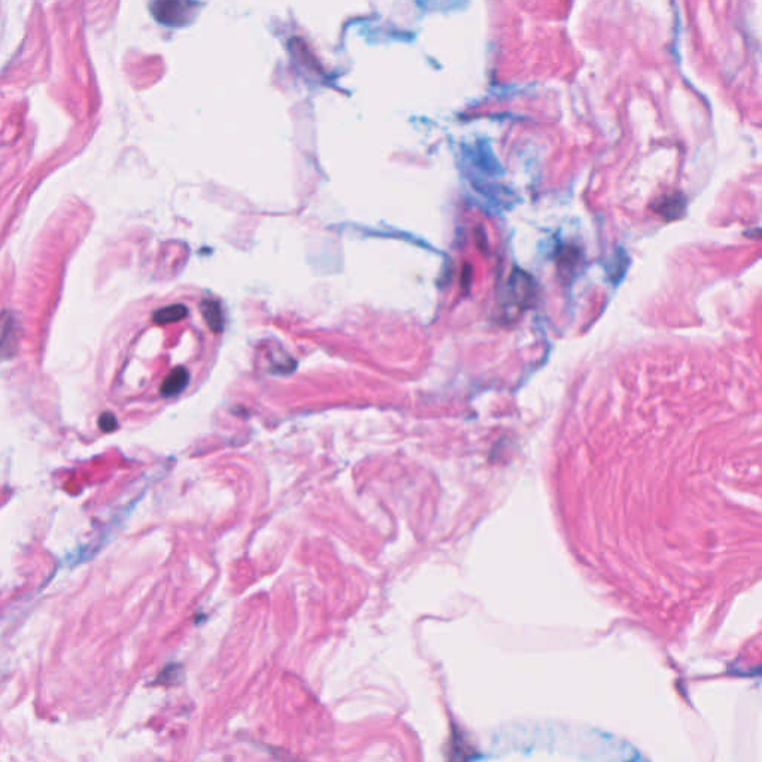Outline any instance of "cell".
Here are the masks:
<instances>
[{
  "label": "cell",
  "mask_w": 762,
  "mask_h": 762,
  "mask_svg": "<svg viewBox=\"0 0 762 762\" xmlns=\"http://www.w3.org/2000/svg\"><path fill=\"white\" fill-rule=\"evenodd\" d=\"M535 284L527 272L514 270L500 294L499 311L505 322H515L533 303Z\"/></svg>",
  "instance_id": "6da1fadb"
},
{
  "label": "cell",
  "mask_w": 762,
  "mask_h": 762,
  "mask_svg": "<svg viewBox=\"0 0 762 762\" xmlns=\"http://www.w3.org/2000/svg\"><path fill=\"white\" fill-rule=\"evenodd\" d=\"M186 316H188V308H186L182 304H173V306H168V307L158 310L154 314V322L156 325L164 326V325L179 322V321L185 319Z\"/></svg>",
  "instance_id": "8992f818"
},
{
  "label": "cell",
  "mask_w": 762,
  "mask_h": 762,
  "mask_svg": "<svg viewBox=\"0 0 762 762\" xmlns=\"http://www.w3.org/2000/svg\"><path fill=\"white\" fill-rule=\"evenodd\" d=\"M100 427H102V430H105V432H113L115 429L118 427V422L117 419H115V415L112 412H105L100 415Z\"/></svg>",
  "instance_id": "52a82bcc"
},
{
  "label": "cell",
  "mask_w": 762,
  "mask_h": 762,
  "mask_svg": "<svg viewBox=\"0 0 762 762\" xmlns=\"http://www.w3.org/2000/svg\"><path fill=\"white\" fill-rule=\"evenodd\" d=\"M195 4L190 2H156L151 6L154 17L167 25H180L190 20Z\"/></svg>",
  "instance_id": "7a4b0ae2"
},
{
  "label": "cell",
  "mask_w": 762,
  "mask_h": 762,
  "mask_svg": "<svg viewBox=\"0 0 762 762\" xmlns=\"http://www.w3.org/2000/svg\"><path fill=\"white\" fill-rule=\"evenodd\" d=\"M683 206L685 203L679 195H666L663 200L658 201L655 210L661 218H664L666 221H673L678 219L683 213Z\"/></svg>",
  "instance_id": "277c9868"
},
{
  "label": "cell",
  "mask_w": 762,
  "mask_h": 762,
  "mask_svg": "<svg viewBox=\"0 0 762 762\" xmlns=\"http://www.w3.org/2000/svg\"><path fill=\"white\" fill-rule=\"evenodd\" d=\"M201 314H203V318L212 333L218 334L224 329V316H222V310L218 301H213V299L203 301V303H201Z\"/></svg>",
  "instance_id": "3957f363"
},
{
  "label": "cell",
  "mask_w": 762,
  "mask_h": 762,
  "mask_svg": "<svg viewBox=\"0 0 762 762\" xmlns=\"http://www.w3.org/2000/svg\"><path fill=\"white\" fill-rule=\"evenodd\" d=\"M188 380H190L188 371H186L182 366L175 368L173 371L168 374V376L164 380V383L161 384V392L166 396L176 395V393H179V392H182L185 389V386L188 384Z\"/></svg>",
  "instance_id": "5b68a950"
}]
</instances>
